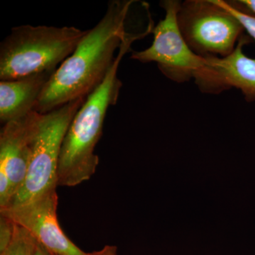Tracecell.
I'll return each instance as SVG.
<instances>
[{"label": "cell", "mask_w": 255, "mask_h": 255, "mask_svg": "<svg viewBox=\"0 0 255 255\" xmlns=\"http://www.w3.org/2000/svg\"><path fill=\"white\" fill-rule=\"evenodd\" d=\"M135 1L113 0L103 17L87 31L78 46L55 70L34 111L44 114L79 99L87 98L107 76L129 32L126 23Z\"/></svg>", "instance_id": "obj_1"}, {"label": "cell", "mask_w": 255, "mask_h": 255, "mask_svg": "<svg viewBox=\"0 0 255 255\" xmlns=\"http://www.w3.org/2000/svg\"><path fill=\"white\" fill-rule=\"evenodd\" d=\"M136 40L132 35L126 38L105 80L87 96L69 126L60 150L58 186L75 187L95 173L99 164L95 147L102 135L107 111L117 103L123 85L117 75L119 64Z\"/></svg>", "instance_id": "obj_2"}, {"label": "cell", "mask_w": 255, "mask_h": 255, "mask_svg": "<svg viewBox=\"0 0 255 255\" xmlns=\"http://www.w3.org/2000/svg\"><path fill=\"white\" fill-rule=\"evenodd\" d=\"M87 32L74 26L13 28L0 46L1 81L54 71L73 53Z\"/></svg>", "instance_id": "obj_3"}, {"label": "cell", "mask_w": 255, "mask_h": 255, "mask_svg": "<svg viewBox=\"0 0 255 255\" xmlns=\"http://www.w3.org/2000/svg\"><path fill=\"white\" fill-rule=\"evenodd\" d=\"M85 99L73 101L41 114L26 179L10 205L4 209L22 205L56 191L64 137Z\"/></svg>", "instance_id": "obj_4"}, {"label": "cell", "mask_w": 255, "mask_h": 255, "mask_svg": "<svg viewBox=\"0 0 255 255\" xmlns=\"http://www.w3.org/2000/svg\"><path fill=\"white\" fill-rule=\"evenodd\" d=\"M177 23L188 46L203 58L228 56L245 31L239 21L216 0L181 1Z\"/></svg>", "instance_id": "obj_5"}, {"label": "cell", "mask_w": 255, "mask_h": 255, "mask_svg": "<svg viewBox=\"0 0 255 255\" xmlns=\"http://www.w3.org/2000/svg\"><path fill=\"white\" fill-rule=\"evenodd\" d=\"M179 0H163L159 3L165 16L152 28L153 41L149 48L132 53V59L141 63H156L166 78L177 83L194 80L204 66L205 58L196 55L188 46L177 23Z\"/></svg>", "instance_id": "obj_6"}, {"label": "cell", "mask_w": 255, "mask_h": 255, "mask_svg": "<svg viewBox=\"0 0 255 255\" xmlns=\"http://www.w3.org/2000/svg\"><path fill=\"white\" fill-rule=\"evenodd\" d=\"M56 191L26 204L0 210L1 216L28 230L37 241L54 255H96L75 246L60 228L57 218Z\"/></svg>", "instance_id": "obj_7"}, {"label": "cell", "mask_w": 255, "mask_h": 255, "mask_svg": "<svg viewBox=\"0 0 255 255\" xmlns=\"http://www.w3.org/2000/svg\"><path fill=\"white\" fill-rule=\"evenodd\" d=\"M250 42V37L243 34L228 56L204 57L205 63L194 78L201 92L216 95L236 88L241 90L247 102L255 101V58L243 51Z\"/></svg>", "instance_id": "obj_8"}, {"label": "cell", "mask_w": 255, "mask_h": 255, "mask_svg": "<svg viewBox=\"0 0 255 255\" xmlns=\"http://www.w3.org/2000/svg\"><path fill=\"white\" fill-rule=\"evenodd\" d=\"M41 117V114L33 111L7 122L1 128L0 175L9 178L13 199L26 179Z\"/></svg>", "instance_id": "obj_9"}, {"label": "cell", "mask_w": 255, "mask_h": 255, "mask_svg": "<svg viewBox=\"0 0 255 255\" xmlns=\"http://www.w3.org/2000/svg\"><path fill=\"white\" fill-rule=\"evenodd\" d=\"M54 71L0 82V120L4 124L34 111Z\"/></svg>", "instance_id": "obj_10"}, {"label": "cell", "mask_w": 255, "mask_h": 255, "mask_svg": "<svg viewBox=\"0 0 255 255\" xmlns=\"http://www.w3.org/2000/svg\"><path fill=\"white\" fill-rule=\"evenodd\" d=\"M36 243V238L28 230L14 223L12 240L0 255H33Z\"/></svg>", "instance_id": "obj_11"}, {"label": "cell", "mask_w": 255, "mask_h": 255, "mask_svg": "<svg viewBox=\"0 0 255 255\" xmlns=\"http://www.w3.org/2000/svg\"><path fill=\"white\" fill-rule=\"evenodd\" d=\"M216 1L239 21L244 31L248 32V34L255 41V14L243 6L239 0H216Z\"/></svg>", "instance_id": "obj_12"}, {"label": "cell", "mask_w": 255, "mask_h": 255, "mask_svg": "<svg viewBox=\"0 0 255 255\" xmlns=\"http://www.w3.org/2000/svg\"><path fill=\"white\" fill-rule=\"evenodd\" d=\"M14 231V223L5 216L0 218V254L9 247Z\"/></svg>", "instance_id": "obj_13"}, {"label": "cell", "mask_w": 255, "mask_h": 255, "mask_svg": "<svg viewBox=\"0 0 255 255\" xmlns=\"http://www.w3.org/2000/svg\"><path fill=\"white\" fill-rule=\"evenodd\" d=\"M37 240V239H36ZM33 255H54L52 254L46 248H45L41 243L37 241L36 248H35L34 253Z\"/></svg>", "instance_id": "obj_14"}, {"label": "cell", "mask_w": 255, "mask_h": 255, "mask_svg": "<svg viewBox=\"0 0 255 255\" xmlns=\"http://www.w3.org/2000/svg\"><path fill=\"white\" fill-rule=\"evenodd\" d=\"M96 255H117V247L106 246L102 251L95 252Z\"/></svg>", "instance_id": "obj_15"}, {"label": "cell", "mask_w": 255, "mask_h": 255, "mask_svg": "<svg viewBox=\"0 0 255 255\" xmlns=\"http://www.w3.org/2000/svg\"><path fill=\"white\" fill-rule=\"evenodd\" d=\"M243 6L250 10L252 13L255 14V0H239Z\"/></svg>", "instance_id": "obj_16"}]
</instances>
